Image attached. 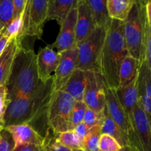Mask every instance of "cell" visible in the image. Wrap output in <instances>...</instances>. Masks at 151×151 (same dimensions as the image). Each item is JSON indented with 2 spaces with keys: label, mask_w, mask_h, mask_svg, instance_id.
Masks as SVG:
<instances>
[{
  "label": "cell",
  "mask_w": 151,
  "mask_h": 151,
  "mask_svg": "<svg viewBox=\"0 0 151 151\" xmlns=\"http://www.w3.org/2000/svg\"><path fill=\"white\" fill-rule=\"evenodd\" d=\"M53 91L52 78L46 83H40L29 95L10 101L4 115V128L19 124H27L33 128L34 124L42 122L47 125V111Z\"/></svg>",
  "instance_id": "cell-1"
},
{
  "label": "cell",
  "mask_w": 151,
  "mask_h": 151,
  "mask_svg": "<svg viewBox=\"0 0 151 151\" xmlns=\"http://www.w3.org/2000/svg\"><path fill=\"white\" fill-rule=\"evenodd\" d=\"M128 55L124 40V22L112 20L106 32L100 63V74L107 88H119V68Z\"/></svg>",
  "instance_id": "cell-2"
},
{
  "label": "cell",
  "mask_w": 151,
  "mask_h": 151,
  "mask_svg": "<svg viewBox=\"0 0 151 151\" xmlns=\"http://www.w3.org/2000/svg\"><path fill=\"white\" fill-rule=\"evenodd\" d=\"M36 55L33 50L22 47L16 55L6 87L10 101L32 94L40 84Z\"/></svg>",
  "instance_id": "cell-3"
},
{
  "label": "cell",
  "mask_w": 151,
  "mask_h": 151,
  "mask_svg": "<svg viewBox=\"0 0 151 151\" xmlns=\"http://www.w3.org/2000/svg\"><path fill=\"white\" fill-rule=\"evenodd\" d=\"M106 35V31L96 27L88 38L77 44L78 49L77 69L84 72L100 73V57Z\"/></svg>",
  "instance_id": "cell-4"
},
{
  "label": "cell",
  "mask_w": 151,
  "mask_h": 151,
  "mask_svg": "<svg viewBox=\"0 0 151 151\" xmlns=\"http://www.w3.org/2000/svg\"><path fill=\"white\" fill-rule=\"evenodd\" d=\"M75 100L60 90L53 91L47 111V125L53 134L68 131L71 111Z\"/></svg>",
  "instance_id": "cell-5"
},
{
  "label": "cell",
  "mask_w": 151,
  "mask_h": 151,
  "mask_svg": "<svg viewBox=\"0 0 151 151\" xmlns=\"http://www.w3.org/2000/svg\"><path fill=\"white\" fill-rule=\"evenodd\" d=\"M49 0H27L23 15V26L16 38L21 41L26 37L41 39L43 28L47 22Z\"/></svg>",
  "instance_id": "cell-6"
},
{
  "label": "cell",
  "mask_w": 151,
  "mask_h": 151,
  "mask_svg": "<svg viewBox=\"0 0 151 151\" xmlns=\"http://www.w3.org/2000/svg\"><path fill=\"white\" fill-rule=\"evenodd\" d=\"M106 107L109 116L117 125L123 135L127 145L134 146L141 151L137 136L125 114V111L118 97L116 89L106 88Z\"/></svg>",
  "instance_id": "cell-7"
},
{
  "label": "cell",
  "mask_w": 151,
  "mask_h": 151,
  "mask_svg": "<svg viewBox=\"0 0 151 151\" xmlns=\"http://www.w3.org/2000/svg\"><path fill=\"white\" fill-rule=\"evenodd\" d=\"M106 83L99 72H86V83L83 103L87 108L97 113H103L106 109Z\"/></svg>",
  "instance_id": "cell-8"
},
{
  "label": "cell",
  "mask_w": 151,
  "mask_h": 151,
  "mask_svg": "<svg viewBox=\"0 0 151 151\" xmlns=\"http://www.w3.org/2000/svg\"><path fill=\"white\" fill-rule=\"evenodd\" d=\"M124 40L128 55L140 61L142 52V29L138 7L135 0L126 20L124 22Z\"/></svg>",
  "instance_id": "cell-9"
},
{
  "label": "cell",
  "mask_w": 151,
  "mask_h": 151,
  "mask_svg": "<svg viewBox=\"0 0 151 151\" xmlns=\"http://www.w3.org/2000/svg\"><path fill=\"white\" fill-rule=\"evenodd\" d=\"M138 7L142 29V52L140 65L146 63L151 65V1L135 0Z\"/></svg>",
  "instance_id": "cell-10"
},
{
  "label": "cell",
  "mask_w": 151,
  "mask_h": 151,
  "mask_svg": "<svg viewBox=\"0 0 151 151\" xmlns=\"http://www.w3.org/2000/svg\"><path fill=\"white\" fill-rule=\"evenodd\" d=\"M77 3L72 6L67 18L63 24L60 26V30L56 38L55 41L52 44L48 45L50 48L56 49L57 52L71 50L77 47L76 34H75V26L77 19Z\"/></svg>",
  "instance_id": "cell-11"
},
{
  "label": "cell",
  "mask_w": 151,
  "mask_h": 151,
  "mask_svg": "<svg viewBox=\"0 0 151 151\" xmlns=\"http://www.w3.org/2000/svg\"><path fill=\"white\" fill-rule=\"evenodd\" d=\"M60 60L58 66L53 75L54 91L60 90L67 81L74 71L77 69L78 49L75 47L71 50L59 52Z\"/></svg>",
  "instance_id": "cell-12"
},
{
  "label": "cell",
  "mask_w": 151,
  "mask_h": 151,
  "mask_svg": "<svg viewBox=\"0 0 151 151\" xmlns=\"http://www.w3.org/2000/svg\"><path fill=\"white\" fill-rule=\"evenodd\" d=\"M137 104L142 109L148 119L151 117V65L142 63L137 78Z\"/></svg>",
  "instance_id": "cell-13"
},
{
  "label": "cell",
  "mask_w": 151,
  "mask_h": 151,
  "mask_svg": "<svg viewBox=\"0 0 151 151\" xmlns=\"http://www.w3.org/2000/svg\"><path fill=\"white\" fill-rule=\"evenodd\" d=\"M95 28L92 10L87 0H78L75 26L77 44L88 38Z\"/></svg>",
  "instance_id": "cell-14"
},
{
  "label": "cell",
  "mask_w": 151,
  "mask_h": 151,
  "mask_svg": "<svg viewBox=\"0 0 151 151\" xmlns=\"http://www.w3.org/2000/svg\"><path fill=\"white\" fill-rule=\"evenodd\" d=\"M59 53L50 48L48 45L41 49L36 55L38 77L40 82L46 83L53 78L59 63Z\"/></svg>",
  "instance_id": "cell-15"
},
{
  "label": "cell",
  "mask_w": 151,
  "mask_h": 151,
  "mask_svg": "<svg viewBox=\"0 0 151 151\" xmlns=\"http://www.w3.org/2000/svg\"><path fill=\"white\" fill-rule=\"evenodd\" d=\"M133 128L141 151H151L150 120L137 103L133 110Z\"/></svg>",
  "instance_id": "cell-16"
},
{
  "label": "cell",
  "mask_w": 151,
  "mask_h": 151,
  "mask_svg": "<svg viewBox=\"0 0 151 151\" xmlns=\"http://www.w3.org/2000/svg\"><path fill=\"white\" fill-rule=\"evenodd\" d=\"M12 136L14 147L21 145H35L42 146L44 137L27 124L13 125L4 128Z\"/></svg>",
  "instance_id": "cell-17"
},
{
  "label": "cell",
  "mask_w": 151,
  "mask_h": 151,
  "mask_svg": "<svg viewBox=\"0 0 151 151\" xmlns=\"http://www.w3.org/2000/svg\"><path fill=\"white\" fill-rule=\"evenodd\" d=\"M22 43L17 38H13L0 55V86H6L15 58L23 47Z\"/></svg>",
  "instance_id": "cell-18"
},
{
  "label": "cell",
  "mask_w": 151,
  "mask_h": 151,
  "mask_svg": "<svg viewBox=\"0 0 151 151\" xmlns=\"http://www.w3.org/2000/svg\"><path fill=\"white\" fill-rule=\"evenodd\" d=\"M86 83V72L76 69L60 90L69 94L75 101L82 102L83 100Z\"/></svg>",
  "instance_id": "cell-19"
},
{
  "label": "cell",
  "mask_w": 151,
  "mask_h": 151,
  "mask_svg": "<svg viewBox=\"0 0 151 151\" xmlns=\"http://www.w3.org/2000/svg\"><path fill=\"white\" fill-rule=\"evenodd\" d=\"M77 0H49L47 22L55 20L61 26Z\"/></svg>",
  "instance_id": "cell-20"
},
{
  "label": "cell",
  "mask_w": 151,
  "mask_h": 151,
  "mask_svg": "<svg viewBox=\"0 0 151 151\" xmlns=\"http://www.w3.org/2000/svg\"><path fill=\"white\" fill-rule=\"evenodd\" d=\"M139 61L128 55L121 64L119 72V88H123L131 83L138 75Z\"/></svg>",
  "instance_id": "cell-21"
},
{
  "label": "cell",
  "mask_w": 151,
  "mask_h": 151,
  "mask_svg": "<svg viewBox=\"0 0 151 151\" xmlns=\"http://www.w3.org/2000/svg\"><path fill=\"white\" fill-rule=\"evenodd\" d=\"M87 2L92 10L96 27L101 28L107 32L112 20L109 16L106 0H87Z\"/></svg>",
  "instance_id": "cell-22"
},
{
  "label": "cell",
  "mask_w": 151,
  "mask_h": 151,
  "mask_svg": "<svg viewBox=\"0 0 151 151\" xmlns=\"http://www.w3.org/2000/svg\"><path fill=\"white\" fill-rule=\"evenodd\" d=\"M134 4V0H106L109 16L111 20L125 22Z\"/></svg>",
  "instance_id": "cell-23"
},
{
  "label": "cell",
  "mask_w": 151,
  "mask_h": 151,
  "mask_svg": "<svg viewBox=\"0 0 151 151\" xmlns=\"http://www.w3.org/2000/svg\"><path fill=\"white\" fill-rule=\"evenodd\" d=\"M104 114V119H103V123H102L101 126H100L101 127V134H107V135H109L113 137V138H114L122 147L127 145L126 142H125V139H124L123 135L122 134L117 125L115 124V122H114L111 117L109 116L106 107L105 109Z\"/></svg>",
  "instance_id": "cell-24"
},
{
  "label": "cell",
  "mask_w": 151,
  "mask_h": 151,
  "mask_svg": "<svg viewBox=\"0 0 151 151\" xmlns=\"http://www.w3.org/2000/svg\"><path fill=\"white\" fill-rule=\"evenodd\" d=\"M54 136L57 142L67 147L69 150L72 151H84L83 145L80 142L78 137L75 136L73 131H67L63 133H60L58 134H54Z\"/></svg>",
  "instance_id": "cell-25"
},
{
  "label": "cell",
  "mask_w": 151,
  "mask_h": 151,
  "mask_svg": "<svg viewBox=\"0 0 151 151\" xmlns=\"http://www.w3.org/2000/svg\"><path fill=\"white\" fill-rule=\"evenodd\" d=\"M13 20V0H0V32H2Z\"/></svg>",
  "instance_id": "cell-26"
},
{
  "label": "cell",
  "mask_w": 151,
  "mask_h": 151,
  "mask_svg": "<svg viewBox=\"0 0 151 151\" xmlns=\"http://www.w3.org/2000/svg\"><path fill=\"white\" fill-rule=\"evenodd\" d=\"M101 134L100 125H95L89 128L83 142L84 151H99V142Z\"/></svg>",
  "instance_id": "cell-27"
},
{
  "label": "cell",
  "mask_w": 151,
  "mask_h": 151,
  "mask_svg": "<svg viewBox=\"0 0 151 151\" xmlns=\"http://www.w3.org/2000/svg\"><path fill=\"white\" fill-rule=\"evenodd\" d=\"M86 109V105L83 101L75 102V105L72 109V111H71L68 131H72L77 125L83 122L84 114H85Z\"/></svg>",
  "instance_id": "cell-28"
},
{
  "label": "cell",
  "mask_w": 151,
  "mask_h": 151,
  "mask_svg": "<svg viewBox=\"0 0 151 151\" xmlns=\"http://www.w3.org/2000/svg\"><path fill=\"white\" fill-rule=\"evenodd\" d=\"M23 14L19 17L13 19L10 24L6 27V29L1 33L10 41L13 38H16L20 33L23 26Z\"/></svg>",
  "instance_id": "cell-29"
},
{
  "label": "cell",
  "mask_w": 151,
  "mask_h": 151,
  "mask_svg": "<svg viewBox=\"0 0 151 151\" xmlns=\"http://www.w3.org/2000/svg\"><path fill=\"white\" fill-rule=\"evenodd\" d=\"M104 111L100 114L97 113L94 111L87 108L85 114H84L83 122L86 124L89 128H91L93 126H95V125H100L101 126L103 119H104Z\"/></svg>",
  "instance_id": "cell-30"
},
{
  "label": "cell",
  "mask_w": 151,
  "mask_h": 151,
  "mask_svg": "<svg viewBox=\"0 0 151 151\" xmlns=\"http://www.w3.org/2000/svg\"><path fill=\"white\" fill-rule=\"evenodd\" d=\"M122 146L111 136L101 134L99 142V151H119Z\"/></svg>",
  "instance_id": "cell-31"
},
{
  "label": "cell",
  "mask_w": 151,
  "mask_h": 151,
  "mask_svg": "<svg viewBox=\"0 0 151 151\" xmlns=\"http://www.w3.org/2000/svg\"><path fill=\"white\" fill-rule=\"evenodd\" d=\"M42 148L43 151H72L57 142L55 139L54 134H50V128H48L46 132Z\"/></svg>",
  "instance_id": "cell-32"
},
{
  "label": "cell",
  "mask_w": 151,
  "mask_h": 151,
  "mask_svg": "<svg viewBox=\"0 0 151 151\" xmlns=\"http://www.w3.org/2000/svg\"><path fill=\"white\" fill-rule=\"evenodd\" d=\"M10 103L7 99V87L0 86V132L4 129V115Z\"/></svg>",
  "instance_id": "cell-33"
},
{
  "label": "cell",
  "mask_w": 151,
  "mask_h": 151,
  "mask_svg": "<svg viewBox=\"0 0 151 151\" xmlns=\"http://www.w3.org/2000/svg\"><path fill=\"white\" fill-rule=\"evenodd\" d=\"M14 142L10 133L5 129L0 132V151H13Z\"/></svg>",
  "instance_id": "cell-34"
},
{
  "label": "cell",
  "mask_w": 151,
  "mask_h": 151,
  "mask_svg": "<svg viewBox=\"0 0 151 151\" xmlns=\"http://www.w3.org/2000/svg\"><path fill=\"white\" fill-rule=\"evenodd\" d=\"M88 130H89V128H88L86 124H84L83 122H82L81 123H80L79 125H77V126L74 128L73 131H72L74 132V134H75V136L78 137V139L80 140V142L82 143L83 145V142L84 140H85L87 134H88Z\"/></svg>",
  "instance_id": "cell-35"
},
{
  "label": "cell",
  "mask_w": 151,
  "mask_h": 151,
  "mask_svg": "<svg viewBox=\"0 0 151 151\" xmlns=\"http://www.w3.org/2000/svg\"><path fill=\"white\" fill-rule=\"evenodd\" d=\"M27 0H13V19L22 16L24 11Z\"/></svg>",
  "instance_id": "cell-36"
},
{
  "label": "cell",
  "mask_w": 151,
  "mask_h": 151,
  "mask_svg": "<svg viewBox=\"0 0 151 151\" xmlns=\"http://www.w3.org/2000/svg\"><path fill=\"white\" fill-rule=\"evenodd\" d=\"M13 151H43L42 146L35 145H21L14 147Z\"/></svg>",
  "instance_id": "cell-37"
},
{
  "label": "cell",
  "mask_w": 151,
  "mask_h": 151,
  "mask_svg": "<svg viewBox=\"0 0 151 151\" xmlns=\"http://www.w3.org/2000/svg\"><path fill=\"white\" fill-rule=\"evenodd\" d=\"M9 39L6 38L1 32H0V55L4 52V49L7 47V44L9 43Z\"/></svg>",
  "instance_id": "cell-38"
},
{
  "label": "cell",
  "mask_w": 151,
  "mask_h": 151,
  "mask_svg": "<svg viewBox=\"0 0 151 151\" xmlns=\"http://www.w3.org/2000/svg\"><path fill=\"white\" fill-rule=\"evenodd\" d=\"M119 151H139V150L137 147H134V146L125 145V146H123Z\"/></svg>",
  "instance_id": "cell-39"
},
{
  "label": "cell",
  "mask_w": 151,
  "mask_h": 151,
  "mask_svg": "<svg viewBox=\"0 0 151 151\" xmlns=\"http://www.w3.org/2000/svg\"><path fill=\"white\" fill-rule=\"evenodd\" d=\"M75 151H82V150H75Z\"/></svg>",
  "instance_id": "cell-40"
}]
</instances>
